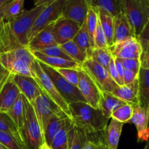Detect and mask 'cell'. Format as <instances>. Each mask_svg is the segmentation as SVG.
Listing matches in <instances>:
<instances>
[{
	"instance_id": "cell-29",
	"label": "cell",
	"mask_w": 149,
	"mask_h": 149,
	"mask_svg": "<svg viewBox=\"0 0 149 149\" xmlns=\"http://www.w3.org/2000/svg\"><path fill=\"white\" fill-rule=\"evenodd\" d=\"M73 41L75 42L78 47L81 49V52H84L87 55V59L90 58L92 51L93 49L91 46V44H90V37H89L88 33H87L85 22H84L81 24V28L73 39Z\"/></svg>"
},
{
	"instance_id": "cell-8",
	"label": "cell",
	"mask_w": 149,
	"mask_h": 149,
	"mask_svg": "<svg viewBox=\"0 0 149 149\" xmlns=\"http://www.w3.org/2000/svg\"><path fill=\"white\" fill-rule=\"evenodd\" d=\"M65 0H56L45 7L35 21L30 34V40L47 26L56 23L62 17Z\"/></svg>"
},
{
	"instance_id": "cell-52",
	"label": "cell",
	"mask_w": 149,
	"mask_h": 149,
	"mask_svg": "<svg viewBox=\"0 0 149 149\" xmlns=\"http://www.w3.org/2000/svg\"><path fill=\"white\" fill-rule=\"evenodd\" d=\"M138 1H139L140 2H141L142 4H145V5H146V6H148V7H149V3H148V0H138Z\"/></svg>"
},
{
	"instance_id": "cell-59",
	"label": "cell",
	"mask_w": 149,
	"mask_h": 149,
	"mask_svg": "<svg viewBox=\"0 0 149 149\" xmlns=\"http://www.w3.org/2000/svg\"><path fill=\"white\" fill-rule=\"evenodd\" d=\"M148 3H149V0H148Z\"/></svg>"
},
{
	"instance_id": "cell-17",
	"label": "cell",
	"mask_w": 149,
	"mask_h": 149,
	"mask_svg": "<svg viewBox=\"0 0 149 149\" xmlns=\"http://www.w3.org/2000/svg\"><path fill=\"white\" fill-rule=\"evenodd\" d=\"M0 63L7 71L13 75L35 78V73L32 67L21 60L13 58L6 54H0Z\"/></svg>"
},
{
	"instance_id": "cell-21",
	"label": "cell",
	"mask_w": 149,
	"mask_h": 149,
	"mask_svg": "<svg viewBox=\"0 0 149 149\" xmlns=\"http://www.w3.org/2000/svg\"><path fill=\"white\" fill-rule=\"evenodd\" d=\"M112 94L128 104L132 106L139 105L138 79L130 84L116 87L113 90Z\"/></svg>"
},
{
	"instance_id": "cell-25",
	"label": "cell",
	"mask_w": 149,
	"mask_h": 149,
	"mask_svg": "<svg viewBox=\"0 0 149 149\" xmlns=\"http://www.w3.org/2000/svg\"><path fill=\"white\" fill-rule=\"evenodd\" d=\"M25 0H4L0 7V17L4 21H9L24 11Z\"/></svg>"
},
{
	"instance_id": "cell-32",
	"label": "cell",
	"mask_w": 149,
	"mask_h": 149,
	"mask_svg": "<svg viewBox=\"0 0 149 149\" xmlns=\"http://www.w3.org/2000/svg\"><path fill=\"white\" fill-rule=\"evenodd\" d=\"M98 10L95 7L90 6L84 22H85L86 28H87V33H88L89 37H90V44H91L93 49H94V36L97 23H98Z\"/></svg>"
},
{
	"instance_id": "cell-1",
	"label": "cell",
	"mask_w": 149,
	"mask_h": 149,
	"mask_svg": "<svg viewBox=\"0 0 149 149\" xmlns=\"http://www.w3.org/2000/svg\"><path fill=\"white\" fill-rule=\"evenodd\" d=\"M71 117L74 127L86 135L103 132L109 124V119L99 109H95L87 103L77 102L68 104Z\"/></svg>"
},
{
	"instance_id": "cell-50",
	"label": "cell",
	"mask_w": 149,
	"mask_h": 149,
	"mask_svg": "<svg viewBox=\"0 0 149 149\" xmlns=\"http://www.w3.org/2000/svg\"><path fill=\"white\" fill-rule=\"evenodd\" d=\"M83 149H94V144H93V141L91 139L87 137V140H86L85 143L84 144V147Z\"/></svg>"
},
{
	"instance_id": "cell-5",
	"label": "cell",
	"mask_w": 149,
	"mask_h": 149,
	"mask_svg": "<svg viewBox=\"0 0 149 149\" xmlns=\"http://www.w3.org/2000/svg\"><path fill=\"white\" fill-rule=\"evenodd\" d=\"M38 62L42 69L52 79V82L54 83L58 91L59 92L61 95L63 97L64 100L68 103V104L77 103V102L87 103L84 97H83L81 93L79 90L78 87L72 85L71 83L66 81L55 68L48 66L46 64L39 62V61Z\"/></svg>"
},
{
	"instance_id": "cell-16",
	"label": "cell",
	"mask_w": 149,
	"mask_h": 149,
	"mask_svg": "<svg viewBox=\"0 0 149 149\" xmlns=\"http://www.w3.org/2000/svg\"><path fill=\"white\" fill-rule=\"evenodd\" d=\"M133 37H136L133 29L125 15L121 12L113 17V45Z\"/></svg>"
},
{
	"instance_id": "cell-56",
	"label": "cell",
	"mask_w": 149,
	"mask_h": 149,
	"mask_svg": "<svg viewBox=\"0 0 149 149\" xmlns=\"http://www.w3.org/2000/svg\"><path fill=\"white\" fill-rule=\"evenodd\" d=\"M0 149H6L5 147H4V146L1 143H0Z\"/></svg>"
},
{
	"instance_id": "cell-13",
	"label": "cell",
	"mask_w": 149,
	"mask_h": 149,
	"mask_svg": "<svg viewBox=\"0 0 149 149\" xmlns=\"http://www.w3.org/2000/svg\"><path fill=\"white\" fill-rule=\"evenodd\" d=\"M89 7L87 0H65L62 17L81 25L87 17Z\"/></svg>"
},
{
	"instance_id": "cell-57",
	"label": "cell",
	"mask_w": 149,
	"mask_h": 149,
	"mask_svg": "<svg viewBox=\"0 0 149 149\" xmlns=\"http://www.w3.org/2000/svg\"><path fill=\"white\" fill-rule=\"evenodd\" d=\"M4 0H0V7H1V6L2 5V4L4 3Z\"/></svg>"
},
{
	"instance_id": "cell-12",
	"label": "cell",
	"mask_w": 149,
	"mask_h": 149,
	"mask_svg": "<svg viewBox=\"0 0 149 149\" xmlns=\"http://www.w3.org/2000/svg\"><path fill=\"white\" fill-rule=\"evenodd\" d=\"M81 26V24L74 20L61 17L53 26L54 36L56 43L61 45L73 40Z\"/></svg>"
},
{
	"instance_id": "cell-27",
	"label": "cell",
	"mask_w": 149,
	"mask_h": 149,
	"mask_svg": "<svg viewBox=\"0 0 149 149\" xmlns=\"http://www.w3.org/2000/svg\"><path fill=\"white\" fill-rule=\"evenodd\" d=\"M7 113L21 132L26 122V101L25 97L23 95H20L15 103L8 111Z\"/></svg>"
},
{
	"instance_id": "cell-48",
	"label": "cell",
	"mask_w": 149,
	"mask_h": 149,
	"mask_svg": "<svg viewBox=\"0 0 149 149\" xmlns=\"http://www.w3.org/2000/svg\"><path fill=\"white\" fill-rule=\"evenodd\" d=\"M92 140V139H91ZM94 144V149H109L104 140L98 138V140H92Z\"/></svg>"
},
{
	"instance_id": "cell-38",
	"label": "cell",
	"mask_w": 149,
	"mask_h": 149,
	"mask_svg": "<svg viewBox=\"0 0 149 149\" xmlns=\"http://www.w3.org/2000/svg\"><path fill=\"white\" fill-rule=\"evenodd\" d=\"M133 110L134 108L132 105L126 103L116 109L112 113L111 118L121 123H129L132 119Z\"/></svg>"
},
{
	"instance_id": "cell-20",
	"label": "cell",
	"mask_w": 149,
	"mask_h": 149,
	"mask_svg": "<svg viewBox=\"0 0 149 149\" xmlns=\"http://www.w3.org/2000/svg\"><path fill=\"white\" fill-rule=\"evenodd\" d=\"M34 56L35 59L38 61L46 64L48 66L57 69V68H74V69H81V64L76 62V61H69V60L64 59L61 58H55V57L48 56L44 55L37 51L31 52Z\"/></svg>"
},
{
	"instance_id": "cell-2",
	"label": "cell",
	"mask_w": 149,
	"mask_h": 149,
	"mask_svg": "<svg viewBox=\"0 0 149 149\" xmlns=\"http://www.w3.org/2000/svg\"><path fill=\"white\" fill-rule=\"evenodd\" d=\"M45 7V5L35 6L31 10H25L21 14L7 21L13 35L23 46L27 47L29 45L32 28Z\"/></svg>"
},
{
	"instance_id": "cell-53",
	"label": "cell",
	"mask_w": 149,
	"mask_h": 149,
	"mask_svg": "<svg viewBox=\"0 0 149 149\" xmlns=\"http://www.w3.org/2000/svg\"><path fill=\"white\" fill-rule=\"evenodd\" d=\"M5 71H7V70H6L4 67H3V65H1V63H0V74H1L2 73H4Z\"/></svg>"
},
{
	"instance_id": "cell-33",
	"label": "cell",
	"mask_w": 149,
	"mask_h": 149,
	"mask_svg": "<svg viewBox=\"0 0 149 149\" xmlns=\"http://www.w3.org/2000/svg\"><path fill=\"white\" fill-rule=\"evenodd\" d=\"M73 127L74 124L71 119L54 137L49 145L52 149H68V132Z\"/></svg>"
},
{
	"instance_id": "cell-19",
	"label": "cell",
	"mask_w": 149,
	"mask_h": 149,
	"mask_svg": "<svg viewBox=\"0 0 149 149\" xmlns=\"http://www.w3.org/2000/svg\"><path fill=\"white\" fill-rule=\"evenodd\" d=\"M54 24L50 25L41 31L29 41L27 47L31 52L37 51L42 48L47 47L58 45L55 42V36H54Z\"/></svg>"
},
{
	"instance_id": "cell-41",
	"label": "cell",
	"mask_w": 149,
	"mask_h": 149,
	"mask_svg": "<svg viewBox=\"0 0 149 149\" xmlns=\"http://www.w3.org/2000/svg\"><path fill=\"white\" fill-rule=\"evenodd\" d=\"M56 70L66 81L77 87L79 83V70L74 68H57Z\"/></svg>"
},
{
	"instance_id": "cell-43",
	"label": "cell",
	"mask_w": 149,
	"mask_h": 149,
	"mask_svg": "<svg viewBox=\"0 0 149 149\" xmlns=\"http://www.w3.org/2000/svg\"><path fill=\"white\" fill-rule=\"evenodd\" d=\"M120 61L125 69L130 70L138 74L141 68L140 59H120Z\"/></svg>"
},
{
	"instance_id": "cell-49",
	"label": "cell",
	"mask_w": 149,
	"mask_h": 149,
	"mask_svg": "<svg viewBox=\"0 0 149 149\" xmlns=\"http://www.w3.org/2000/svg\"><path fill=\"white\" fill-rule=\"evenodd\" d=\"M55 1H56V0H34V5L35 6H39V5L47 6Z\"/></svg>"
},
{
	"instance_id": "cell-36",
	"label": "cell",
	"mask_w": 149,
	"mask_h": 149,
	"mask_svg": "<svg viewBox=\"0 0 149 149\" xmlns=\"http://www.w3.org/2000/svg\"><path fill=\"white\" fill-rule=\"evenodd\" d=\"M113 55L109 48H95L92 51L91 58L93 61L100 64L108 70L109 63L111 61Z\"/></svg>"
},
{
	"instance_id": "cell-14",
	"label": "cell",
	"mask_w": 149,
	"mask_h": 149,
	"mask_svg": "<svg viewBox=\"0 0 149 149\" xmlns=\"http://www.w3.org/2000/svg\"><path fill=\"white\" fill-rule=\"evenodd\" d=\"M13 79L18 87L20 93L31 105L38 96L43 93L39 84L33 77L26 76L13 75Z\"/></svg>"
},
{
	"instance_id": "cell-22",
	"label": "cell",
	"mask_w": 149,
	"mask_h": 149,
	"mask_svg": "<svg viewBox=\"0 0 149 149\" xmlns=\"http://www.w3.org/2000/svg\"><path fill=\"white\" fill-rule=\"evenodd\" d=\"M123 125V123L111 118L110 122L103 131V139L109 149H117Z\"/></svg>"
},
{
	"instance_id": "cell-54",
	"label": "cell",
	"mask_w": 149,
	"mask_h": 149,
	"mask_svg": "<svg viewBox=\"0 0 149 149\" xmlns=\"http://www.w3.org/2000/svg\"><path fill=\"white\" fill-rule=\"evenodd\" d=\"M144 149H149V138H148V141H146V145Z\"/></svg>"
},
{
	"instance_id": "cell-4",
	"label": "cell",
	"mask_w": 149,
	"mask_h": 149,
	"mask_svg": "<svg viewBox=\"0 0 149 149\" xmlns=\"http://www.w3.org/2000/svg\"><path fill=\"white\" fill-rule=\"evenodd\" d=\"M119 4L138 38L149 18V7L138 0H119Z\"/></svg>"
},
{
	"instance_id": "cell-30",
	"label": "cell",
	"mask_w": 149,
	"mask_h": 149,
	"mask_svg": "<svg viewBox=\"0 0 149 149\" xmlns=\"http://www.w3.org/2000/svg\"><path fill=\"white\" fill-rule=\"evenodd\" d=\"M98 15L99 21L106 36L108 45L111 47L113 45V16L100 10H98Z\"/></svg>"
},
{
	"instance_id": "cell-37",
	"label": "cell",
	"mask_w": 149,
	"mask_h": 149,
	"mask_svg": "<svg viewBox=\"0 0 149 149\" xmlns=\"http://www.w3.org/2000/svg\"><path fill=\"white\" fill-rule=\"evenodd\" d=\"M61 47L74 61L79 63L82 64L87 59V55L81 52V49L78 47V46L73 40L61 45Z\"/></svg>"
},
{
	"instance_id": "cell-51",
	"label": "cell",
	"mask_w": 149,
	"mask_h": 149,
	"mask_svg": "<svg viewBox=\"0 0 149 149\" xmlns=\"http://www.w3.org/2000/svg\"><path fill=\"white\" fill-rule=\"evenodd\" d=\"M39 149H52V148L50 147V146L48 145L46 142H45L42 146H41Z\"/></svg>"
},
{
	"instance_id": "cell-10",
	"label": "cell",
	"mask_w": 149,
	"mask_h": 149,
	"mask_svg": "<svg viewBox=\"0 0 149 149\" xmlns=\"http://www.w3.org/2000/svg\"><path fill=\"white\" fill-rule=\"evenodd\" d=\"M79 79L77 86L79 90L90 106L95 109H98L99 102L102 95L101 91L81 68L79 70Z\"/></svg>"
},
{
	"instance_id": "cell-58",
	"label": "cell",
	"mask_w": 149,
	"mask_h": 149,
	"mask_svg": "<svg viewBox=\"0 0 149 149\" xmlns=\"http://www.w3.org/2000/svg\"><path fill=\"white\" fill-rule=\"evenodd\" d=\"M1 23H2V20L0 17V31H1Z\"/></svg>"
},
{
	"instance_id": "cell-6",
	"label": "cell",
	"mask_w": 149,
	"mask_h": 149,
	"mask_svg": "<svg viewBox=\"0 0 149 149\" xmlns=\"http://www.w3.org/2000/svg\"><path fill=\"white\" fill-rule=\"evenodd\" d=\"M33 70L35 73V79L39 84L42 91L63 111L71 117V113L69 111V106L68 103L61 95L59 92L55 87V84L52 82V79L45 72L42 67L39 65V62L35 60L33 65Z\"/></svg>"
},
{
	"instance_id": "cell-31",
	"label": "cell",
	"mask_w": 149,
	"mask_h": 149,
	"mask_svg": "<svg viewBox=\"0 0 149 149\" xmlns=\"http://www.w3.org/2000/svg\"><path fill=\"white\" fill-rule=\"evenodd\" d=\"M90 6L103 10L115 17L122 12L119 0H87Z\"/></svg>"
},
{
	"instance_id": "cell-42",
	"label": "cell",
	"mask_w": 149,
	"mask_h": 149,
	"mask_svg": "<svg viewBox=\"0 0 149 149\" xmlns=\"http://www.w3.org/2000/svg\"><path fill=\"white\" fill-rule=\"evenodd\" d=\"M95 48H109L106 36L99 20L94 36V49Z\"/></svg>"
},
{
	"instance_id": "cell-3",
	"label": "cell",
	"mask_w": 149,
	"mask_h": 149,
	"mask_svg": "<svg viewBox=\"0 0 149 149\" xmlns=\"http://www.w3.org/2000/svg\"><path fill=\"white\" fill-rule=\"evenodd\" d=\"M25 101L26 106V122L21 130L23 143L26 149H39L45 142V136L33 106L26 97Z\"/></svg>"
},
{
	"instance_id": "cell-28",
	"label": "cell",
	"mask_w": 149,
	"mask_h": 149,
	"mask_svg": "<svg viewBox=\"0 0 149 149\" xmlns=\"http://www.w3.org/2000/svg\"><path fill=\"white\" fill-rule=\"evenodd\" d=\"M0 132H6L16 138L23 146V148L26 149L23 143L21 132L7 113L0 112Z\"/></svg>"
},
{
	"instance_id": "cell-44",
	"label": "cell",
	"mask_w": 149,
	"mask_h": 149,
	"mask_svg": "<svg viewBox=\"0 0 149 149\" xmlns=\"http://www.w3.org/2000/svg\"><path fill=\"white\" fill-rule=\"evenodd\" d=\"M143 50L140 57L141 67L149 69V43H141Z\"/></svg>"
},
{
	"instance_id": "cell-35",
	"label": "cell",
	"mask_w": 149,
	"mask_h": 149,
	"mask_svg": "<svg viewBox=\"0 0 149 149\" xmlns=\"http://www.w3.org/2000/svg\"><path fill=\"white\" fill-rule=\"evenodd\" d=\"M1 54H6V55H9L13 58L21 60V61H24L26 63L29 64L31 67H32V68H33V63L36 60L31 51L27 47L25 46H20L16 49H13V50Z\"/></svg>"
},
{
	"instance_id": "cell-47",
	"label": "cell",
	"mask_w": 149,
	"mask_h": 149,
	"mask_svg": "<svg viewBox=\"0 0 149 149\" xmlns=\"http://www.w3.org/2000/svg\"><path fill=\"white\" fill-rule=\"evenodd\" d=\"M138 39H139L141 43H149V18L142 31L138 36Z\"/></svg>"
},
{
	"instance_id": "cell-7",
	"label": "cell",
	"mask_w": 149,
	"mask_h": 149,
	"mask_svg": "<svg viewBox=\"0 0 149 149\" xmlns=\"http://www.w3.org/2000/svg\"><path fill=\"white\" fill-rule=\"evenodd\" d=\"M81 68L95 83L101 93H112L113 90L119 86L111 77L108 70L91 58L86 60L81 64Z\"/></svg>"
},
{
	"instance_id": "cell-23",
	"label": "cell",
	"mask_w": 149,
	"mask_h": 149,
	"mask_svg": "<svg viewBox=\"0 0 149 149\" xmlns=\"http://www.w3.org/2000/svg\"><path fill=\"white\" fill-rule=\"evenodd\" d=\"M71 120V118L65 114L64 112L58 113L52 118L47 125L45 131V142L50 145L52 139L57 133L66 125L67 122Z\"/></svg>"
},
{
	"instance_id": "cell-18",
	"label": "cell",
	"mask_w": 149,
	"mask_h": 149,
	"mask_svg": "<svg viewBox=\"0 0 149 149\" xmlns=\"http://www.w3.org/2000/svg\"><path fill=\"white\" fill-rule=\"evenodd\" d=\"M133 108V114L130 122H132L136 127L138 141L139 142L147 141L149 138L148 108L141 107L139 105H135Z\"/></svg>"
},
{
	"instance_id": "cell-11",
	"label": "cell",
	"mask_w": 149,
	"mask_h": 149,
	"mask_svg": "<svg viewBox=\"0 0 149 149\" xmlns=\"http://www.w3.org/2000/svg\"><path fill=\"white\" fill-rule=\"evenodd\" d=\"M112 55L119 59H140L143 48L139 39L136 37L113 45L109 47Z\"/></svg>"
},
{
	"instance_id": "cell-26",
	"label": "cell",
	"mask_w": 149,
	"mask_h": 149,
	"mask_svg": "<svg viewBox=\"0 0 149 149\" xmlns=\"http://www.w3.org/2000/svg\"><path fill=\"white\" fill-rule=\"evenodd\" d=\"M139 106L148 108L149 104V69L141 67L138 76Z\"/></svg>"
},
{
	"instance_id": "cell-15",
	"label": "cell",
	"mask_w": 149,
	"mask_h": 149,
	"mask_svg": "<svg viewBox=\"0 0 149 149\" xmlns=\"http://www.w3.org/2000/svg\"><path fill=\"white\" fill-rule=\"evenodd\" d=\"M12 74L0 90V112L7 113L21 94Z\"/></svg>"
},
{
	"instance_id": "cell-39",
	"label": "cell",
	"mask_w": 149,
	"mask_h": 149,
	"mask_svg": "<svg viewBox=\"0 0 149 149\" xmlns=\"http://www.w3.org/2000/svg\"><path fill=\"white\" fill-rule=\"evenodd\" d=\"M37 52H41V53L44 54V55H48V56L55 57V58H64V59L69 60V61H74L63 49L59 45H52V46L42 48V49H39Z\"/></svg>"
},
{
	"instance_id": "cell-46",
	"label": "cell",
	"mask_w": 149,
	"mask_h": 149,
	"mask_svg": "<svg viewBox=\"0 0 149 149\" xmlns=\"http://www.w3.org/2000/svg\"><path fill=\"white\" fill-rule=\"evenodd\" d=\"M138 74L130 70L125 69L124 71V76H123V81L124 85H128L132 83H133L135 80L138 79Z\"/></svg>"
},
{
	"instance_id": "cell-9",
	"label": "cell",
	"mask_w": 149,
	"mask_h": 149,
	"mask_svg": "<svg viewBox=\"0 0 149 149\" xmlns=\"http://www.w3.org/2000/svg\"><path fill=\"white\" fill-rule=\"evenodd\" d=\"M32 106L45 136V131L49 121L55 115L63 111L44 92L36 97Z\"/></svg>"
},
{
	"instance_id": "cell-24",
	"label": "cell",
	"mask_w": 149,
	"mask_h": 149,
	"mask_svg": "<svg viewBox=\"0 0 149 149\" xmlns=\"http://www.w3.org/2000/svg\"><path fill=\"white\" fill-rule=\"evenodd\" d=\"M126 103L116 97L112 93H102L101 97L99 102L98 109H100L105 116L111 119V115L115 111Z\"/></svg>"
},
{
	"instance_id": "cell-55",
	"label": "cell",
	"mask_w": 149,
	"mask_h": 149,
	"mask_svg": "<svg viewBox=\"0 0 149 149\" xmlns=\"http://www.w3.org/2000/svg\"><path fill=\"white\" fill-rule=\"evenodd\" d=\"M148 132L149 134V104H148Z\"/></svg>"
},
{
	"instance_id": "cell-34",
	"label": "cell",
	"mask_w": 149,
	"mask_h": 149,
	"mask_svg": "<svg viewBox=\"0 0 149 149\" xmlns=\"http://www.w3.org/2000/svg\"><path fill=\"white\" fill-rule=\"evenodd\" d=\"M87 135L76 127H73L68 132V149H83Z\"/></svg>"
},
{
	"instance_id": "cell-45",
	"label": "cell",
	"mask_w": 149,
	"mask_h": 149,
	"mask_svg": "<svg viewBox=\"0 0 149 149\" xmlns=\"http://www.w3.org/2000/svg\"><path fill=\"white\" fill-rule=\"evenodd\" d=\"M108 71H109V74H110L111 77L113 79V81L116 83V84L119 86L124 85V82L122 81V79L119 77V74L116 70V65H115V61H114V57L113 56L111 61L110 63H109V68H108Z\"/></svg>"
},
{
	"instance_id": "cell-40",
	"label": "cell",
	"mask_w": 149,
	"mask_h": 149,
	"mask_svg": "<svg viewBox=\"0 0 149 149\" xmlns=\"http://www.w3.org/2000/svg\"><path fill=\"white\" fill-rule=\"evenodd\" d=\"M0 143L6 149H25L16 138L6 132H0Z\"/></svg>"
}]
</instances>
